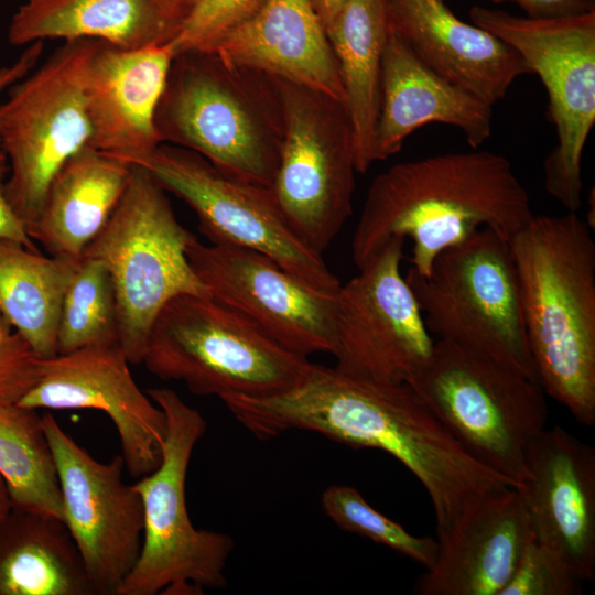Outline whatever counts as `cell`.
Segmentation results:
<instances>
[{
  "mask_svg": "<svg viewBox=\"0 0 595 595\" xmlns=\"http://www.w3.org/2000/svg\"><path fill=\"white\" fill-rule=\"evenodd\" d=\"M221 401L260 440L304 430L390 454L425 488L437 540L486 497L515 487L476 461L407 382L359 379L310 361L300 380L281 393Z\"/></svg>",
  "mask_w": 595,
  "mask_h": 595,
  "instance_id": "1",
  "label": "cell"
},
{
  "mask_svg": "<svg viewBox=\"0 0 595 595\" xmlns=\"http://www.w3.org/2000/svg\"><path fill=\"white\" fill-rule=\"evenodd\" d=\"M530 196L502 154L476 150L396 163L368 187L351 256L360 268L392 237L412 242L411 269L488 228L510 241L532 218Z\"/></svg>",
  "mask_w": 595,
  "mask_h": 595,
  "instance_id": "2",
  "label": "cell"
},
{
  "mask_svg": "<svg viewBox=\"0 0 595 595\" xmlns=\"http://www.w3.org/2000/svg\"><path fill=\"white\" fill-rule=\"evenodd\" d=\"M577 213L533 215L509 241L527 340L545 394L595 423V241Z\"/></svg>",
  "mask_w": 595,
  "mask_h": 595,
  "instance_id": "3",
  "label": "cell"
},
{
  "mask_svg": "<svg viewBox=\"0 0 595 595\" xmlns=\"http://www.w3.org/2000/svg\"><path fill=\"white\" fill-rule=\"evenodd\" d=\"M154 123L161 143L193 151L226 175L271 187L284 137L274 77L213 51L178 53Z\"/></svg>",
  "mask_w": 595,
  "mask_h": 595,
  "instance_id": "4",
  "label": "cell"
},
{
  "mask_svg": "<svg viewBox=\"0 0 595 595\" xmlns=\"http://www.w3.org/2000/svg\"><path fill=\"white\" fill-rule=\"evenodd\" d=\"M458 443L517 488L526 453L548 424L539 382L493 357L439 339L407 380Z\"/></svg>",
  "mask_w": 595,
  "mask_h": 595,
  "instance_id": "5",
  "label": "cell"
},
{
  "mask_svg": "<svg viewBox=\"0 0 595 595\" xmlns=\"http://www.w3.org/2000/svg\"><path fill=\"white\" fill-rule=\"evenodd\" d=\"M142 364L196 396L263 398L293 387L310 361L209 295L182 294L155 318Z\"/></svg>",
  "mask_w": 595,
  "mask_h": 595,
  "instance_id": "6",
  "label": "cell"
},
{
  "mask_svg": "<svg viewBox=\"0 0 595 595\" xmlns=\"http://www.w3.org/2000/svg\"><path fill=\"white\" fill-rule=\"evenodd\" d=\"M147 394L162 409L166 434L162 461L132 484L143 508L139 558L117 595L202 594L227 585L224 570L235 542L226 533L196 529L185 500L192 453L207 423L169 388Z\"/></svg>",
  "mask_w": 595,
  "mask_h": 595,
  "instance_id": "7",
  "label": "cell"
},
{
  "mask_svg": "<svg viewBox=\"0 0 595 595\" xmlns=\"http://www.w3.org/2000/svg\"><path fill=\"white\" fill-rule=\"evenodd\" d=\"M98 236L83 256L108 268L117 296L119 344L141 364L152 325L182 294L208 295L187 258L196 240L176 218L164 190L139 165Z\"/></svg>",
  "mask_w": 595,
  "mask_h": 595,
  "instance_id": "8",
  "label": "cell"
},
{
  "mask_svg": "<svg viewBox=\"0 0 595 595\" xmlns=\"http://www.w3.org/2000/svg\"><path fill=\"white\" fill-rule=\"evenodd\" d=\"M410 285L431 335L486 354L538 381L510 244L483 228L434 259Z\"/></svg>",
  "mask_w": 595,
  "mask_h": 595,
  "instance_id": "9",
  "label": "cell"
},
{
  "mask_svg": "<svg viewBox=\"0 0 595 595\" xmlns=\"http://www.w3.org/2000/svg\"><path fill=\"white\" fill-rule=\"evenodd\" d=\"M95 44L65 41L9 87L0 104V150L10 171L4 192L26 227L37 218L60 169L89 144L85 84Z\"/></svg>",
  "mask_w": 595,
  "mask_h": 595,
  "instance_id": "10",
  "label": "cell"
},
{
  "mask_svg": "<svg viewBox=\"0 0 595 595\" xmlns=\"http://www.w3.org/2000/svg\"><path fill=\"white\" fill-rule=\"evenodd\" d=\"M473 24L496 35L538 74L556 144L543 162L544 187L567 212L582 205V156L595 123V11L533 19L474 6Z\"/></svg>",
  "mask_w": 595,
  "mask_h": 595,
  "instance_id": "11",
  "label": "cell"
},
{
  "mask_svg": "<svg viewBox=\"0 0 595 595\" xmlns=\"http://www.w3.org/2000/svg\"><path fill=\"white\" fill-rule=\"evenodd\" d=\"M275 79L284 137L271 190L291 230L322 256L353 212L357 170L350 118L344 101Z\"/></svg>",
  "mask_w": 595,
  "mask_h": 595,
  "instance_id": "12",
  "label": "cell"
},
{
  "mask_svg": "<svg viewBox=\"0 0 595 595\" xmlns=\"http://www.w3.org/2000/svg\"><path fill=\"white\" fill-rule=\"evenodd\" d=\"M128 163L185 202L210 244L257 251L315 291H338V278L291 230L271 187L226 175L202 155L167 143Z\"/></svg>",
  "mask_w": 595,
  "mask_h": 595,
  "instance_id": "13",
  "label": "cell"
},
{
  "mask_svg": "<svg viewBox=\"0 0 595 595\" xmlns=\"http://www.w3.org/2000/svg\"><path fill=\"white\" fill-rule=\"evenodd\" d=\"M404 240L392 237L335 294L331 355L347 376L405 382L432 353L434 340L400 271Z\"/></svg>",
  "mask_w": 595,
  "mask_h": 595,
  "instance_id": "14",
  "label": "cell"
},
{
  "mask_svg": "<svg viewBox=\"0 0 595 595\" xmlns=\"http://www.w3.org/2000/svg\"><path fill=\"white\" fill-rule=\"evenodd\" d=\"M42 424L58 476L63 522L97 595H117L143 538L142 502L123 480V457L100 463L52 414H43Z\"/></svg>",
  "mask_w": 595,
  "mask_h": 595,
  "instance_id": "15",
  "label": "cell"
},
{
  "mask_svg": "<svg viewBox=\"0 0 595 595\" xmlns=\"http://www.w3.org/2000/svg\"><path fill=\"white\" fill-rule=\"evenodd\" d=\"M187 258L208 295L288 350L332 354L335 295L315 291L253 250L194 240Z\"/></svg>",
  "mask_w": 595,
  "mask_h": 595,
  "instance_id": "16",
  "label": "cell"
},
{
  "mask_svg": "<svg viewBox=\"0 0 595 595\" xmlns=\"http://www.w3.org/2000/svg\"><path fill=\"white\" fill-rule=\"evenodd\" d=\"M119 344L90 346L40 359L35 385L18 402L30 409H93L113 423L125 467L132 477L153 472L162 461L166 419L133 379Z\"/></svg>",
  "mask_w": 595,
  "mask_h": 595,
  "instance_id": "17",
  "label": "cell"
},
{
  "mask_svg": "<svg viewBox=\"0 0 595 595\" xmlns=\"http://www.w3.org/2000/svg\"><path fill=\"white\" fill-rule=\"evenodd\" d=\"M517 487L532 537L583 582L595 577V448L560 425L545 428L526 453Z\"/></svg>",
  "mask_w": 595,
  "mask_h": 595,
  "instance_id": "18",
  "label": "cell"
},
{
  "mask_svg": "<svg viewBox=\"0 0 595 595\" xmlns=\"http://www.w3.org/2000/svg\"><path fill=\"white\" fill-rule=\"evenodd\" d=\"M174 56L172 42L126 50L96 41L85 84L88 147L128 163L162 144L154 117Z\"/></svg>",
  "mask_w": 595,
  "mask_h": 595,
  "instance_id": "19",
  "label": "cell"
},
{
  "mask_svg": "<svg viewBox=\"0 0 595 595\" xmlns=\"http://www.w3.org/2000/svg\"><path fill=\"white\" fill-rule=\"evenodd\" d=\"M389 13L392 31L423 64L491 107L532 74L515 48L458 19L445 0H389Z\"/></svg>",
  "mask_w": 595,
  "mask_h": 595,
  "instance_id": "20",
  "label": "cell"
},
{
  "mask_svg": "<svg viewBox=\"0 0 595 595\" xmlns=\"http://www.w3.org/2000/svg\"><path fill=\"white\" fill-rule=\"evenodd\" d=\"M532 538L517 488L495 493L437 540L435 562L415 591L421 595H500Z\"/></svg>",
  "mask_w": 595,
  "mask_h": 595,
  "instance_id": "21",
  "label": "cell"
},
{
  "mask_svg": "<svg viewBox=\"0 0 595 595\" xmlns=\"http://www.w3.org/2000/svg\"><path fill=\"white\" fill-rule=\"evenodd\" d=\"M493 107L423 64L390 30L380 76L375 162L397 154L404 140L431 122L459 129L476 149L491 134Z\"/></svg>",
  "mask_w": 595,
  "mask_h": 595,
  "instance_id": "22",
  "label": "cell"
},
{
  "mask_svg": "<svg viewBox=\"0 0 595 595\" xmlns=\"http://www.w3.org/2000/svg\"><path fill=\"white\" fill-rule=\"evenodd\" d=\"M271 77L345 102L338 63L312 0H266L210 50ZM346 104V102H345Z\"/></svg>",
  "mask_w": 595,
  "mask_h": 595,
  "instance_id": "23",
  "label": "cell"
},
{
  "mask_svg": "<svg viewBox=\"0 0 595 595\" xmlns=\"http://www.w3.org/2000/svg\"><path fill=\"white\" fill-rule=\"evenodd\" d=\"M131 171L118 158L82 149L53 177L29 236L50 256L80 259L119 204Z\"/></svg>",
  "mask_w": 595,
  "mask_h": 595,
  "instance_id": "24",
  "label": "cell"
},
{
  "mask_svg": "<svg viewBox=\"0 0 595 595\" xmlns=\"http://www.w3.org/2000/svg\"><path fill=\"white\" fill-rule=\"evenodd\" d=\"M181 23L162 0H25L12 15L8 41H104L126 50L172 42Z\"/></svg>",
  "mask_w": 595,
  "mask_h": 595,
  "instance_id": "25",
  "label": "cell"
},
{
  "mask_svg": "<svg viewBox=\"0 0 595 595\" xmlns=\"http://www.w3.org/2000/svg\"><path fill=\"white\" fill-rule=\"evenodd\" d=\"M0 595H97L61 519L11 508L0 520Z\"/></svg>",
  "mask_w": 595,
  "mask_h": 595,
  "instance_id": "26",
  "label": "cell"
},
{
  "mask_svg": "<svg viewBox=\"0 0 595 595\" xmlns=\"http://www.w3.org/2000/svg\"><path fill=\"white\" fill-rule=\"evenodd\" d=\"M390 30L389 0H345L328 32L353 127L357 173L375 163L381 63Z\"/></svg>",
  "mask_w": 595,
  "mask_h": 595,
  "instance_id": "27",
  "label": "cell"
},
{
  "mask_svg": "<svg viewBox=\"0 0 595 595\" xmlns=\"http://www.w3.org/2000/svg\"><path fill=\"white\" fill-rule=\"evenodd\" d=\"M78 260L0 241V316L40 358L57 355L61 305Z\"/></svg>",
  "mask_w": 595,
  "mask_h": 595,
  "instance_id": "28",
  "label": "cell"
},
{
  "mask_svg": "<svg viewBox=\"0 0 595 595\" xmlns=\"http://www.w3.org/2000/svg\"><path fill=\"white\" fill-rule=\"evenodd\" d=\"M0 476L11 508L63 521V502L42 415L0 398Z\"/></svg>",
  "mask_w": 595,
  "mask_h": 595,
  "instance_id": "29",
  "label": "cell"
},
{
  "mask_svg": "<svg viewBox=\"0 0 595 595\" xmlns=\"http://www.w3.org/2000/svg\"><path fill=\"white\" fill-rule=\"evenodd\" d=\"M113 344H119V318L111 274L100 260L83 256L63 296L57 354Z\"/></svg>",
  "mask_w": 595,
  "mask_h": 595,
  "instance_id": "30",
  "label": "cell"
},
{
  "mask_svg": "<svg viewBox=\"0 0 595 595\" xmlns=\"http://www.w3.org/2000/svg\"><path fill=\"white\" fill-rule=\"evenodd\" d=\"M322 508L342 530L386 545L429 569L439 552L437 539L416 537L372 508L351 486L332 485L322 494Z\"/></svg>",
  "mask_w": 595,
  "mask_h": 595,
  "instance_id": "31",
  "label": "cell"
},
{
  "mask_svg": "<svg viewBox=\"0 0 595 595\" xmlns=\"http://www.w3.org/2000/svg\"><path fill=\"white\" fill-rule=\"evenodd\" d=\"M582 583L558 553L532 538L500 595H576Z\"/></svg>",
  "mask_w": 595,
  "mask_h": 595,
  "instance_id": "32",
  "label": "cell"
},
{
  "mask_svg": "<svg viewBox=\"0 0 595 595\" xmlns=\"http://www.w3.org/2000/svg\"><path fill=\"white\" fill-rule=\"evenodd\" d=\"M266 0H202L172 41L174 54L210 51L228 31L255 14Z\"/></svg>",
  "mask_w": 595,
  "mask_h": 595,
  "instance_id": "33",
  "label": "cell"
},
{
  "mask_svg": "<svg viewBox=\"0 0 595 595\" xmlns=\"http://www.w3.org/2000/svg\"><path fill=\"white\" fill-rule=\"evenodd\" d=\"M40 357L0 316V398L19 402L35 385Z\"/></svg>",
  "mask_w": 595,
  "mask_h": 595,
  "instance_id": "34",
  "label": "cell"
},
{
  "mask_svg": "<svg viewBox=\"0 0 595 595\" xmlns=\"http://www.w3.org/2000/svg\"><path fill=\"white\" fill-rule=\"evenodd\" d=\"M494 3L512 2L526 17L551 19L595 11V0H490Z\"/></svg>",
  "mask_w": 595,
  "mask_h": 595,
  "instance_id": "35",
  "label": "cell"
},
{
  "mask_svg": "<svg viewBox=\"0 0 595 595\" xmlns=\"http://www.w3.org/2000/svg\"><path fill=\"white\" fill-rule=\"evenodd\" d=\"M8 172L7 158L0 150V241L19 242L29 249L39 250L29 236L25 224L15 214L6 196L4 183Z\"/></svg>",
  "mask_w": 595,
  "mask_h": 595,
  "instance_id": "36",
  "label": "cell"
},
{
  "mask_svg": "<svg viewBox=\"0 0 595 595\" xmlns=\"http://www.w3.org/2000/svg\"><path fill=\"white\" fill-rule=\"evenodd\" d=\"M43 47L42 41L31 43L12 64L0 67V95L35 68Z\"/></svg>",
  "mask_w": 595,
  "mask_h": 595,
  "instance_id": "37",
  "label": "cell"
},
{
  "mask_svg": "<svg viewBox=\"0 0 595 595\" xmlns=\"http://www.w3.org/2000/svg\"><path fill=\"white\" fill-rule=\"evenodd\" d=\"M328 35L345 0H312Z\"/></svg>",
  "mask_w": 595,
  "mask_h": 595,
  "instance_id": "38",
  "label": "cell"
},
{
  "mask_svg": "<svg viewBox=\"0 0 595 595\" xmlns=\"http://www.w3.org/2000/svg\"><path fill=\"white\" fill-rule=\"evenodd\" d=\"M201 1L202 0H162L167 12L174 20L181 23V26L184 20Z\"/></svg>",
  "mask_w": 595,
  "mask_h": 595,
  "instance_id": "39",
  "label": "cell"
},
{
  "mask_svg": "<svg viewBox=\"0 0 595 595\" xmlns=\"http://www.w3.org/2000/svg\"><path fill=\"white\" fill-rule=\"evenodd\" d=\"M10 509L11 501L8 488L3 478L0 476V520L9 512Z\"/></svg>",
  "mask_w": 595,
  "mask_h": 595,
  "instance_id": "40",
  "label": "cell"
}]
</instances>
